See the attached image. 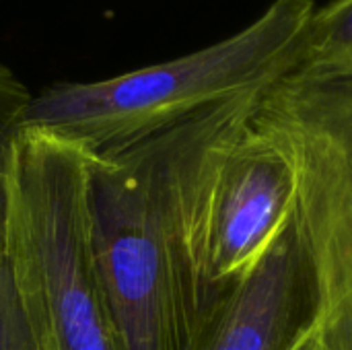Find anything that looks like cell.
Here are the masks:
<instances>
[{
    "label": "cell",
    "mask_w": 352,
    "mask_h": 350,
    "mask_svg": "<svg viewBox=\"0 0 352 350\" xmlns=\"http://www.w3.org/2000/svg\"><path fill=\"white\" fill-rule=\"evenodd\" d=\"M245 97L93 155V245L120 350L196 347L206 307L188 241L190 192L202 153Z\"/></svg>",
    "instance_id": "1"
},
{
    "label": "cell",
    "mask_w": 352,
    "mask_h": 350,
    "mask_svg": "<svg viewBox=\"0 0 352 350\" xmlns=\"http://www.w3.org/2000/svg\"><path fill=\"white\" fill-rule=\"evenodd\" d=\"M316 8L314 0H272L241 31L186 56L103 80L56 83L31 97L21 128L78 144L95 157L120 153L291 74Z\"/></svg>",
    "instance_id": "2"
},
{
    "label": "cell",
    "mask_w": 352,
    "mask_h": 350,
    "mask_svg": "<svg viewBox=\"0 0 352 350\" xmlns=\"http://www.w3.org/2000/svg\"><path fill=\"white\" fill-rule=\"evenodd\" d=\"M93 155L19 130L8 159V243L37 350H120L93 245Z\"/></svg>",
    "instance_id": "3"
},
{
    "label": "cell",
    "mask_w": 352,
    "mask_h": 350,
    "mask_svg": "<svg viewBox=\"0 0 352 350\" xmlns=\"http://www.w3.org/2000/svg\"><path fill=\"white\" fill-rule=\"evenodd\" d=\"M254 124L295 173L314 324L330 350H352V85L293 70L258 95Z\"/></svg>",
    "instance_id": "4"
},
{
    "label": "cell",
    "mask_w": 352,
    "mask_h": 350,
    "mask_svg": "<svg viewBox=\"0 0 352 350\" xmlns=\"http://www.w3.org/2000/svg\"><path fill=\"white\" fill-rule=\"evenodd\" d=\"M260 93L237 105L202 153L192 182L188 241L206 316L217 297L260 262L295 215L293 167L254 124Z\"/></svg>",
    "instance_id": "5"
},
{
    "label": "cell",
    "mask_w": 352,
    "mask_h": 350,
    "mask_svg": "<svg viewBox=\"0 0 352 350\" xmlns=\"http://www.w3.org/2000/svg\"><path fill=\"white\" fill-rule=\"evenodd\" d=\"M314 320L311 272L293 219L260 262L217 297L194 350H287Z\"/></svg>",
    "instance_id": "6"
},
{
    "label": "cell",
    "mask_w": 352,
    "mask_h": 350,
    "mask_svg": "<svg viewBox=\"0 0 352 350\" xmlns=\"http://www.w3.org/2000/svg\"><path fill=\"white\" fill-rule=\"evenodd\" d=\"M31 97L23 80L0 62V350H37L16 289L8 243V159Z\"/></svg>",
    "instance_id": "7"
},
{
    "label": "cell",
    "mask_w": 352,
    "mask_h": 350,
    "mask_svg": "<svg viewBox=\"0 0 352 350\" xmlns=\"http://www.w3.org/2000/svg\"><path fill=\"white\" fill-rule=\"evenodd\" d=\"M295 70L352 85V0L316 8Z\"/></svg>",
    "instance_id": "8"
},
{
    "label": "cell",
    "mask_w": 352,
    "mask_h": 350,
    "mask_svg": "<svg viewBox=\"0 0 352 350\" xmlns=\"http://www.w3.org/2000/svg\"><path fill=\"white\" fill-rule=\"evenodd\" d=\"M287 350H330V347L326 344V340L320 334V330L316 328V324H311L307 330H303L295 338V342Z\"/></svg>",
    "instance_id": "9"
}]
</instances>
